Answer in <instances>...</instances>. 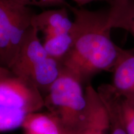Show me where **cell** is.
Listing matches in <instances>:
<instances>
[{"instance_id": "6da1fadb", "label": "cell", "mask_w": 134, "mask_h": 134, "mask_svg": "<svg viewBox=\"0 0 134 134\" xmlns=\"http://www.w3.org/2000/svg\"><path fill=\"white\" fill-rule=\"evenodd\" d=\"M68 7L75 17L70 31L73 42L59 62L62 69L81 83L99 71L114 70L129 51L112 41L108 11H91L70 5Z\"/></svg>"}, {"instance_id": "7a4b0ae2", "label": "cell", "mask_w": 134, "mask_h": 134, "mask_svg": "<svg viewBox=\"0 0 134 134\" xmlns=\"http://www.w3.org/2000/svg\"><path fill=\"white\" fill-rule=\"evenodd\" d=\"M45 106L40 90L29 80L0 68V131L23 126L25 118Z\"/></svg>"}, {"instance_id": "3957f363", "label": "cell", "mask_w": 134, "mask_h": 134, "mask_svg": "<svg viewBox=\"0 0 134 134\" xmlns=\"http://www.w3.org/2000/svg\"><path fill=\"white\" fill-rule=\"evenodd\" d=\"M82 83L62 69L50 87L45 106L68 134H79L86 119L88 103Z\"/></svg>"}, {"instance_id": "277c9868", "label": "cell", "mask_w": 134, "mask_h": 134, "mask_svg": "<svg viewBox=\"0 0 134 134\" xmlns=\"http://www.w3.org/2000/svg\"><path fill=\"white\" fill-rule=\"evenodd\" d=\"M32 26L27 31L19 51L8 68L18 76L33 82L39 90L48 91L59 76V61L49 56Z\"/></svg>"}, {"instance_id": "5b68a950", "label": "cell", "mask_w": 134, "mask_h": 134, "mask_svg": "<svg viewBox=\"0 0 134 134\" xmlns=\"http://www.w3.org/2000/svg\"><path fill=\"white\" fill-rule=\"evenodd\" d=\"M34 14L27 6L0 0V62L8 68L18 53Z\"/></svg>"}, {"instance_id": "8992f818", "label": "cell", "mask_w": 134, "mask_h": 134, "mask_svg": "<svg viewBox=\"0 0 134 134\" xmlns=\"http://www.w3.org/2000/svg\"><path fill=\"white\" fill-rule=\"evenodd\" d=\"M73 23L65 8L34 14L32 19V26L43 33L45 38L69 32Z\"/></svg>"}, {"instance_id": "52a82bcc", "label": "cell", "mask_w": 134, "mask_h": 134, "mask_svg": "<svg viewBox=\"0 0 134 134\" xmlns=\"http://www.w3.org/2000/svg\"><path fill=\"white\" fill-rule=\"evenodd\" d=\"M88 110L83 130L80 134H105L109 129L108 111L99 95L91 94L87 98Z\"/></svg>"}, {"instance_id": "ba28073f", "label": "cell", "mask_w": 134, "mask_h": 134, "mask_svg": "<svg viewBox=\"0 0 134 134\" xmlns=\"http://www.w3.org/2000/svg\"><path fill=\"white\" fill-rule=\"evenodd\" d=\"M112 85L122 96H134V53L129 51L115 67Z\"/></svg>"}, {"instance_id": "9c48e42d", "label": "cell", "mask_w": 134, "mask_h": 134, "mask_svg": "<svg viewBox=\"0 0 134 134\" xmlns=\"http://www.w3.org/2000/svg\"><path fill=\"white\" fill-rule=\"evenodd\" d=\"M110 3L108 12L110 27L124 29L134 37V0H113Z\"/></svg>"}, {"instance_id": "30bf717a", "label": "cell", "mask_w": 134, "mask_h": 134, "mask_svg": "<svg viewBox=\"0 0 134 134\" xmlns=\"http://www.w3.org/2000/svg\"><path fill=\"white\" fill-rule=\"evenodd\" d=\"M27 134H68L51 114L33 113L28 114L23 123Z\"/></svg>"}, {"instance_id": "8fae6325", "label": "cell", "mask_w": 134, "mask_h": 134, "mask_svg": "<svg viewBox=\"0 0 134 134\" xmlns=\"http://www.w3.org/2000/svg\"><path fill=\"white\" fill-rule=\"evenodd\" d=\"M101 99L108 111L110 134H127L120 97L114 92H107L102 95Z\"/></svg>"}, {"instance_id": "7c38bea8", "label": "cell", "mask_w": 134, "mask_h": 134, "mask_svg": "<svg viewBox=\"0 0 134 134\" xmlns=\"http://www.w3.org/2000/svg\"><path fill=\"white\" fill-rule=\"evenodd\" d=\"M73 38L71 32L45 38L43 45L49 56L60 61L69 51Z\"/></svg>"}, {"instance_id": "4fadbf2b", "label": "cell", "mask_w": 134, "mask_h": 134, "mask_svg": "<svg viewBox=\"0 0 134 134\" xmlns=\"http://www.w3.org/2000/svg\"><path fill=\"white\" fill-rule=\"evenodd\" d=\"M120 96L122 113L127 133L134 134V96L122 95Z\"/></svg>"}, {"instance_id": "5bb4252c", "label": "cell", "mask_w": 134, "mask_h": 134, "mask_svg": "<svg viewBox=\"0 0 134 134\" xmlns=\"http://www.w3.org/2000/svg\"><path fill=\"white\" fill-rule=\"evenodd\" d=\"M13 1L27 6L29 5L42 6V7L50 6H63V5H66L67 6H69V4H66V3L65 2V0H13Z\"/></svg>"}, {"instance_id": "9a60e30c", "label": "cell", "mask_w": 134, "mask_h": 134, "mask_svg": "<svg viewBox=\"0 0 134 134\" xmlns=\"http://www.w3.org/2000/svg\"><path fill=\"white\" fill-rule=\"evenodd\" d=\"M74 2L76 3L78 6H83V5L86 4V3H90L91 1H98V0H73ZM100 1H109V2H112L113 0H100Z\"/></svg>"}]
</instances>
